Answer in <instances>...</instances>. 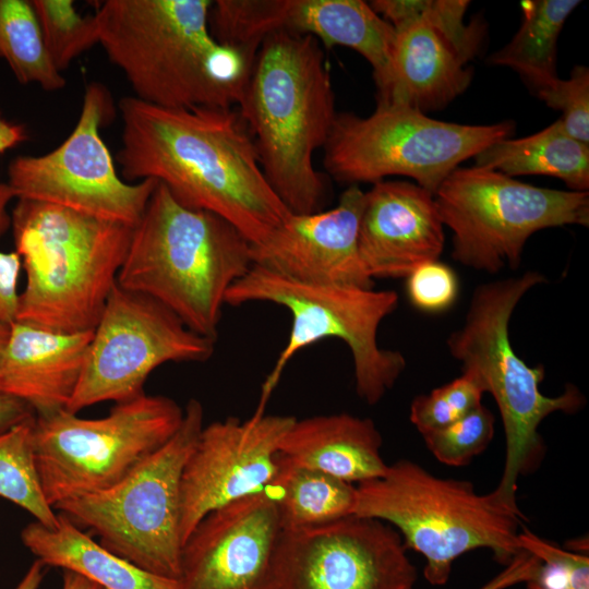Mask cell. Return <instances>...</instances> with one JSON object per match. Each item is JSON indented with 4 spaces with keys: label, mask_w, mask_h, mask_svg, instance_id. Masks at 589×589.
Returning <instances> with one entry per match:
<instances>
[{
    "label": "cell",
    "mask_w": 589,
    "mask_h": 589,
    "mask_svg": "<svg viewBox=\"0 0 589 589\" xmlns=\"http://www.w3.org/2000/svg\"><path fill=\"white\" fill-rule=\"evenodd\" d=\"M0 58L21 84L48 92L65 85L46 50L31 1L0 0Z\"/></svg>",
    "instance_id": "obj_28"
},
{
    "label": "cell",
    "mask_w": 589,
    "mask_h": 589,
    "mask_svg": "<svg viewBox=\"0 0 589 589\" xmlns=\"http://www.w3.org/2000/svg\"><path fill=\"white\" fill-rule=\"evenodd\" d=\"M35 417V411L25 401L0 393V431L7 430Z\"/></svg>",
    "instance_id": "obj_40"
},
{
    "label": "cell",
    "mask_w": 589,
    "mask_h": 589,
    "mask_svg": "<svg viewBox=\"0 0 589 589\" xmlns=\"http://www.w3.org/2000/svg\"><path fill=\"white\" fill-rule=\"evenodd\" d=\"M353 515L396 529L406 549L423 556V577L432 586L446 585L453 563L467 552L488 549L507 565L522 551L518 534L524 515L492 492L479 494L471 482L434 476L409 459L357 484Z\"/></svg>",
    "instance_id": "obj_7"
},
{
    "label": "cell",
    "mask_w": 589,
    "mask_h": 589,
    "mask_svg": "<svg viewBox=\"0 0 589 589\" xmlns=\"http://www.w3.org/2000/svg\"><path fill=\"white\" fill-rule=\"evenodd\" d=\"M364 192L346 189L335 207L312 214L290 213L259 245H251L253 265L293 280L373 288L358 249Z\"/></svg>",
    "instance_id": "obj_18"
},
{
    "label": "cell",
    "mask_w": 589,
    "mask_h": 589,
    "mask_svg": "<svg viewBox=\"0 0 589 589\" xmlns=\"http://www.w3.org/2000/svg\"><path fill=\"white\" fill-rule=\"evenodd\" d=\"M382 444L371 419L342 412L297 419L279 453L299 466L359 484L386 473Z\"/></svg>",
    "instance_id": "obj_22"
},
{
    "label": "cell",
    "mask_w": 589,
    "mask_h": 589,
    "mask_svg": "<svg viewBox=\"0 0 589 589\" xmlns=\"http://www.w3.org/2000/svg\"><path fill=\"white\" fill-rule=\"evenodd\" d=\"M117 160L128 181L155 180L190 208L213 213L259 245L290 214L268 183L237 107L167 108L119 103Z\"/></svg>",
    "instance_id": "obj_1"
},
{
    "label": "cell",
    "mask_w": 589,
    "mask_h": 589,
    "mask_svg": "<svg viewBox=\"0 0 589 589\" xmlns=\"http://www.w3.org/2000/svg\"><path fill=\"white\" fill-rule=\"evenodd\" d=\"M237 108L268 183L289 212L322 211L326 181L314 154L324 148L337 113L321 44L288 31L268 36Z\"/></svg>",
    "instance_id": "obj_3"
},
{
    "label": "cell",
    "mask_w": 589,
    "mask_h": 589,
    "mask_svg": "<svg viewBox=\"0 0 589 589\" xmlns=\"http://www.w3.org/2000/svg\"><path fill=\"white\" fill-rule=\"evenodd\" d=\"M34 419L0 431V496L55 528L58 514L45 498L35 462Z\"/></svg>",
    "instance_id": "obj_30"
},
{
    "label": "cell",
    "mask_w": 589,
    "mask_h": 589,
    "mask_svg": "<svg viewBox=\"0 0 589 589\" xmlns=\"http://www.w3.org/2000/svg\"><path fill=\"white\" fill-rule=\"evenodd\" d=\"M10 325L0 323V375Z\"/></svg>",
    "instance_id": "obj_44"
},
{
    "label": "cell",
    "mask_w": 589,
    "mask_h": 589,
    "mask_svg": "<svg viewBox=\"0 0 589 589\" xmlns=\"http://www.w3.org/2000/svg\"><path fill=\"white\" fill-rule=\"evenodd\" d=\"M112 110L99 83L85 88L79 121L53 151L40 156H19L8 169L9 187L17 200H32L120 221L134 227L158 182L122 180L100 135Z\"/></svg>",
    "instance_id": "obj_14"
},
{
    "label": "cell",
    "mask_w": 589,
    "mask_h": 589,
    "mask_svg": "<svg viewBox=\"0 0 589 589\" xmlns=\"http://www.w3.org/2000/svg\"><path fill=\"white\" fill-rule=\"evenodd\" d=\"M417 569L388 524L350 515L281 533L274 589H414Z\"/></svg>",
    "instance_id": "obj_15"
},
{
    "label": "cell",
    "mask_w": 589,
    "mask_h": 589,
    "mask_svg": "<svg viewBox=\"0 0 589 589\" xmlns=\"http://www.w3.org/2000/svg\"><path fill=\"white\" fill-rule=\"evenodd\" d=\"M548 107L562 112L558 119L573 139L589 145V69L575 65L568 80L556 79L534 92Z\"/></svg>",
    "instance_id": "obj_36"
},
{
    "label": "cell",
    "mask_w": 589,
    "mask_h": 589,
    "mask_svg": "<svg viewBox=\"0 0 589 589\" xmlns=\"http://www.w3.org/2000/svg\"><path fill=\"white\" fill-rule=\"evenodd\" d=\"M249 302L278 304L291 314L287 342L262 385L253 416L265 413L288 362L300 350L325 338L340 339L349 347L356 392L369 405L377 404L406 368L401 352L383 349L377 342L380 324L398 306L394 290L308 284L252 265L225 298L229 305Z\"/></svg>",
    "instance_id": "obj_8"
},
{
    "label": "cell",
    "mask_w": 589,
    "mask_h": 589,
    "mask_svg": "<svg viewBox=\"0 0 589 589\" xmlns=\"http://www.w3.org/2000/svg\"><path fill=\"white\" fill-rule=\"evenodd\" d=\"M26 136L25 130L20 124H14L0 116V154L14 147Z\"/></svg>",
    "instance_id": "obj_41"
},
{
    "label": "cell",
    "mask_w": 589,
    "mask_h": 589,
    "mask_svg": "<svg viewBox=\"0 0 589 589\" xmlns=\"http://www.w3.org/2000/svg\"><path fill=\"white\" fill-rule=\"evenodd\" d=\"M473 158L476 167L513 178L544 175L562 180L570 191L589 189V145L569 136L560 120L529 136L500 140Z\"/></svg>",
    "instance_id": "obj_25"
},
{
    "label": "cell",
    "mask_w": 589,
    "mask_h": 589,
    "mask_svg": "<svg viewBox=\"0 0 589 589\" xmlns=\"http://www.w3.org/2000/svg\"><path fill=\"white\" fill-rule=\"evenodd\" d=\"M539 558L522 550L504 569L482 585L479 589H507L518 584H525L536 572Z\"/></svg>",
    "instance_id": "obj_39"
},
{
    "label": "cell",
    "mask_w": 589,
    "mask_h": 589,
    "mask_svg": "<svg viewBox=\"0 0 589 589\" xmlns=\"http://www.w3.org/2000/svg\"><path fill=\"white\" fill-rule=\"evenodd\" d=\"M15 197L8 183H0V232L9 224L7 207ZM22 267L19 254L0 251V323L10 325L15 321L19 292L17 279Z\"/></svg>",
    "instance_id": "obj_38"
},
{
    "label": "cell",
    "mask_w": 589,
    "mask_h": 589,
    "mask_svg": "<svg viewBox=\"0 0 589 589\" xmlns=\"http://www.w3.org/2000/svg\"><path fill=\"white\" fill-rule=\"evenodd\" d=\"M281 533L266 488L209 512L182 545L179 589H274Z\"/></svg>",
    "instance_id": "obj_17"
},
{
    "label": "cell",
    "mask_w": 589,
    "mask_h": 589,
    "mask_svg": "<svg viewBox=\"0 0 589 589\" xmlns=\"http://www.w3.org/2000/svg\"><path fill=\"white\" fill-rule=\"evenodd\" d=\"M395 31L387 68L374 79L376 105L425 113L445 108L467 89L470 69L432 28L412 23Z\"/></svg>",
    "instance_id": "obj_21"
},
{
    "label": "cell",
    "mask_w": 589,
    "mask_h": 589,
    "mask_svg": "<svg viewBox=\"0 0 589 589\" xmlns=\"http://www.w3.org/2000/svg\"><path fill=\"white\" fill-rule=\"evenodd\" d=\"M296 417H228L204 425L185 462L180 491L182 545L209 512L263 491L277 470L283 437Z\"/></svg>",
    "instance_id": "obj_16"
},
{
    "label": "cell",
    "mask_w": 589,
    "mask_h": 589,
    "mask_svg": "<svg viewBox=\"0 0 589 589\" xmlns=\"http://www.w3.org/2000/svg\"><path fill=\"white\" fill-rule=\"evenodd\" d=\"M495 417L480 405L460 420L422 434L426 448L442 464L460 467L483 453L494 436Z\"/></svg>",
    "instance_id": "obj_33"
},
{
    "label": "cell",
    "mask_w": 589,
    "mask_h": 589,
    "mask_svg": "<svg viewBox=\"0 0 589 589\" xmlns=\"http://www.w3.org/2000/svg\"><path fill=\"white\" fill-rule=\"evenodd\" d=\"M216 341L189 329L156 300L112 288L93 330L77 386L65 410L144 394L148 375L167 362H204Z\"/></svg>",
    "instance_id": "obj_13"
},
{
    "label": "cell",
    "mask_w": 589,
    "mask_h": 589,
    "mask_svg": "<svg viewBox=\"0 0 589 589\" xmlns=\"http://www.w3.org/2000/svg\"><path fill=\"white\" fill-rule=\"evenodd\" d=\"M513 121L469 125L432 119L404 106L376 105L360 117L337 113L324 146L325 171L341 183H376L404 176L436 192L464 160L507 139Z\"/></svg>",
    "instance_id": "obj_11"
},
{
    "label": "cell",
    "mask_w": 589,
    "mask_h": 589,
    "mask_svg": "<svg viewBox=\"0 0 589 589\" xmlns=\"http://www.w3.org/2000/svg\"><path fill=\"white\" fill-rule=\"evenodd\" d=\"M546 281L544 275L527 271L520 276L481 284L472 292L465 322L446 344L461 370L477 378L484 393L494 398L505 435V460L495 498L508 509L524 515L517 505L520 476L541 464L545 445L539 426L550 414L575 413L585 397L573 384L558 396L542 394L544 366H529L513 349L509 322L520 299Z\"/></svg>",
    "instance_id": "obj_6"
},
{
    "label": "cell",
    "mask_w": 589,
    "mask_h": 589,
    "mask_svg": "<svg viewBox=\"0 0 589 589\" xmlns=\"http://www.w3.org/2000/svg\"><path fill=\"white\" fill-rule=\"evenodd\" d=\"M444 225L434 194L405 180H382L364 192L358 249L368 276L407 277L438 261Z\"/></svg>",
    "instance_id": "obj_19"
},
{
    "label": "cell",
    "mask_w": 589,
    "mask_h": 589,
    "mask_svg": "<svg viewBox=\"0 0 589 589\" xmlns=\"http://www.w3.org/2000/svg\"><path fill=\"white\" fill-rule=\"evenodd\" d=\"M284 531L329 524L353 515L356 485L299 466L278 452L277 470L266 486Z\"/></svg>",
    "instance_id": "obj_26"
},
{
    "label": "cell",
    "mask_w": 589,
    "mask_h": 589,
    "mask_svg": "<svg viewBox=\"0 0 589 589\" xmlns=\"http://www.w3.org/2000/svg\"><path fill=\"white\" fill-rule=\"evenodd\" d=\"M92 332L61 333L14 321L0 375V393L28 404L35 414L65 409L81 376Z\"/></svg>",
    "instance_id": "obj_20"
},
{
    "label": "cell",
    "mask_w": 589,
    "mask_h": 589,
    "mask_svg": "<svg viewBox=\"0 0 589 589\" xmlns=\"http://www.w3.org/2000/svg\"><path fill=\"white\" fill-rule=\"evenodd\" d=\"M309 35L330 49L344 46L361 55L373 79L387 68L396 31L361 0H289L285 28Z\"/></svg>",
    "instance_id": "obj_24"
},
{
    "label": "cell",
    "mask_w": 589,
    "mask_h": 589,
    "mask_svg": "<svg viewBox=\"0 0 589 589\" xmlns=\"http://www.w3.org/2000/svg\"><path fill=\"white\" fill-rule=\"evenodd\" d=\"M208 0H107L99 44L135 98L160 107H237L255 58L213 37Z\"/></svg>",
    "instance_id": "obj_2"
},
{
    "label": "cell",
    "mask_w": 589,
    "mask_h": 589,
    "mask_svg": "<svg viewBox=\"0 0 589 589\" xmlns=\"http://www.w3.org/2000/svg\"><path fill=\"white\" fill-rule=\"evenodd\" d=\"M62 589H103L97 584L69 570H63Z\"/></svg>",
    "instance_id": "obj_43"
},
{
    "label": "cell",
    "mask_w": 589,
    "mask_h": 589,
    "mask_svg": "<svg viewBox=\"0 0 589 589\" xmlns=\"http://www.w3.org/2000/svg\"><path fill=\"white\" fill-rule=\"evenodd\" d=\"M190 399L176 433L113 486L57 504L53 509L135 566L171 579L180 574V491L185 462L204 426Z\"/></svg>",
    "instance_id": "obj_9"
},
{
    "label": "cell",
    "mask_w": 589,
    "mask_h": 589,
    "mask_svg": "<svg viewBox=\"0 0 589 589\" xmlns=\"http://www.w3.org/2000/svg\"><path fill=\"white\" fill-rule=\"evenodd\" d=\"M252 265L251 243L231 224L184 206L158 182L133 227L117 284L216 341L227 291Z\"/></svg>",
    "instance_id": "obj_4"
},
{
    "label": "cell",
    "mask_w": 589,
    "mask_h": 589,
    "mask_svg": "<svg viewBox=\"0 0 589 589\" xmlns=\"http://www.w3.org/2000/svg\"><path fill=\"white\" fill-rule=\"evenodd\" d=\"M369 4L394 28L412 23L429 26L465 64L479 51L483 31L479 22L465 23L467 0H373Z\"/></svg>",
    "instance_id": "obj_29"
},
{
    "label": "cell",
    "mask_w": 589,
    "mask_h": 589,
    "mask_svg": "<svg viewBox=\"0 0 589 589\" xmlns=\"http://www.w3.org/2000/svg\"><path fill=\"white\" fill-rule=\"evenodd\" d=\"M578 0L521 2L522 21L515 36L490 57V62L516 71L533 92L556 79L557 40Z\"/></svg>",
    "instance_id": "obj_27"
},
{
    "label": "cell",
    "mask_w": 589,
    "mask_h": 589,
    "mask_svg": "<svg viewBox=\"0 0 589 589\" xmlns=\"http://www.w3.org/2000/svg\"><path fill=\"white\" fill-rule=\"evenodd\" d=\"M434 199L453 233L452 257L490 274L518 268L527 240L539 230L589 225L588 192L540 188L476 166L453 170Z\"/></svg>",
    "instance_id": "obj_12"
},
{
    "label": "cell",
    "mask_w": 589,
    "mask_h": 589,
    "mask_svg": "<svg viewBox=\"0 0 589 589\" xmlns=\"http://www.w3.org/2000/svg\"><path fill=\"white\" fill-rule=\"evenodd\" d=\"M21 540L45 566L72 572L103 589H179L177 579L148 573L118 556L60 513L55 528L35 520L22 529Z\"/></svg>",
    "instance_id": "obj_23"
},
{
    "label": "cell",
    "mask_w": 589,
    "mask_h": 589,
    "mask_svg": "<svg viewBox=\"0 0 589 589\" xmlns=\"http://www.w3.org/2000/svg\"><path fill=\"white\" fill-rule=\"evenodd\" d=\"M289 0L212 1L208 25L220 45L255 58L263 41L284 31Z\"/></svg>",
    "instance_id": "obj_31"
},
{
    "label": "cell",
    "mask_w": 589,
    "mask_h": 589,
    "mask_svg": "<svg viewBox=\"0 0 589 589\" xmlns=\"http://www.w3.org/2000/svg\"><path fill=\"white\" fill-rule=\"evenodd\" d=\"M182 419L173 399L145 393L116 402L98 419L65 409L35 414L34 455L46 501L53 508L113 486L163 446Z\"/></svg>",
    "instance_id": "obj_10"
},
{
    "label": "cell",
    "mask_w": 589,
    "mask_h": 589,
    "mask_svg": "<svg viewBox=\"0 0 589 589\" xmlns=\"http://www.w3.org/2000/svg\"><path fill=\"white\" fill-rule=\"evenodd\" d=\"M49 58L59 72L99 44L95 14L81 15L71 0H32Z\"/></svg>",
    "instance_id": "obj_32"
},
{
    "label": "cell",
    "mask_w": 589,
    "mask_h": 589,
    "mask_svg": "<svg viewBox=\"0 0 589 589\" xmlns=\"http://www.w3.org/2000/svg\"><path fill=\"white\" fill-rule=\"evenodd\" d=\"M484 390L474 376L462 372L460 376L414 397L409 419L420 433L445 428L482 404Z\"/></svg>",
    "instance_id": "obj_34"
},
{
    "label": "cell",
    "mask_w": 589,
    "mask_h": 589,
    "mask_svg": "<svg viewBox=\"0 0 589 589\" xmlns=\"http://www.w3.org/2000/svg\"><path fill=\"white\" fill-rule=\"evenodd\" d=\"M521 550L539 558L527 589H589V557L585 553L558 548L524 525L518 534Z\"/></svg>",
    "instance_id": "obj_35"
},
{
    "label": "cell",
    "mask_w": 589,
    "mask_h": 589,
    "mask_svg": "<svg viewBox=\"0 0 589 589\" xmlns=\"http://www.w3.org/2000/svg\"><path fill=\"white\" fill-rule=\"evenodd\" d=\"M11 223L26 276L15 321L61 333L94 330L117 284L133 227L22 199Z\"/></svg>",
    "instance_id": "obj_5"
},
{
    "label": "cell",
    "mask_w": 589,
    "mask_h": 589,
    "mask_svg": "<svg viewBox=\"0 0 589 589\" xmlns=\"http://www.w3.org/2000/svg\"><path fill=\"white\" fill-rule=\"evenodd\" d=\"M406 278L409 301L423 312H443L454 304L458 296L456 273L440 261L419 266Z\"/></svg>",
    "instance_id": "obj_37"
},
{
    "label": "cell",
    "mask_w": 589,
    "mask_h": 589,
    "mask_svg": "<svg viewBox=\"0 0 589 589\" xmlns=\"http://www.w3.org/2000/svg\"><path fill=\"white\" fill-rule=\"evenodd\" d=\"M45 565L36 560L14 589H38L43 581Z\"/></svg>",
    "instance_id": "obj_42"
}]
</instances>
